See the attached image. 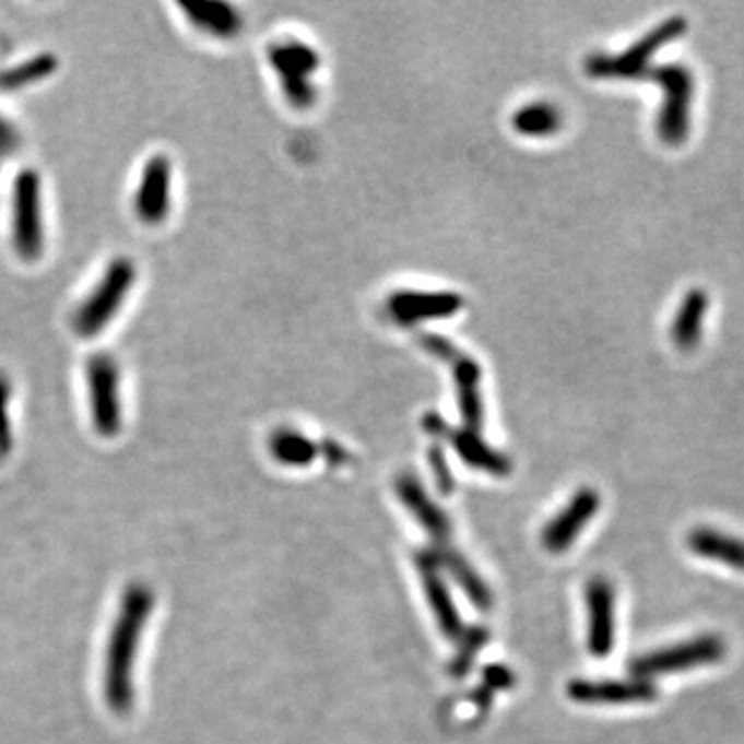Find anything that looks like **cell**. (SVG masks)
I'll return each mask as SVG.
<instances>
[{"instance_id": "1", "label": "cell", "mask_w": 744, "mask_h": 744, "mask_svg": "<svg viewBox=\"0 0 744 744\" xmlns=\"http://www.w3.org/2000/svg\"><path fill=\"white\" fill-rule=\"evenodd\" d=\"M152 609L153 592L147 586L134 583L127 588L115 629L110 635V646L106 656V676H104L106 701L118 716L129 713L133 707L134 656H137L143 625L150 618Z\"/></svg>"}, {"instance_id": "2", "label": "cell", "mask_w": 744, "mask_h": 744, "mask_svg": "<svg viewBox=\"0 0 744 744\" xmlns=\"http://www.w3.org/2000/svg\"><path fill=\"white\" fill-rule=\"evenodd\" d=\"M137 282V265L129 257H116L73 312V331L83 340L102 335L127 305Z\"/></svg>"}, {"instance_id": "3", "label": "cell", "mask_w": 744, "mask_h": 744, "mask_svg": "<svg viewBox=\"0 0 744 744\" xmlns=\"http://www.w3.org/2000/svg\"><path fill=\"white\" fill-rule=\"evenodd\" d=\"M9 236L13 252L23 263H36L46 250L42 176L32 168L13 178L9 203Z\"/></svg>"}, {"instance_id": "4", "label": "cell", "mask_w": 744, "mask_h": 744, "mask_svg": "<svg viewBox=\"0 0 744 744\" xmlns=\"http://www.w3.org/2000/svg\"><path fill=\"white\" fill-rule=\"evenodd\" d=\"M422 347L449 364L456 391H458L459 412L463 428L472 433H482L484 426V401H482V368L480 364L461 352L458 345L440 335H422Z\"/></svg>"}, {"instance_id": "5", "label": "cell", "mask_w": 744, "mask_h": 744, "mask_svg": "<svg viewBox=\"0 0 744 744\" xmlns=\"http://www.w3.org/2000/svg\"><path fill=\"white\" fill-rule=\"evenodd\" d=\"M85 385L92 422L99 437H116L122 426V375L108 354H96L85 364Z\"/></svg>"}, {"instance_id": "6", "label": "cell", "mask_w": 744, "mask_h": 744, "mask_svg": "<svg viewBox=\"0 0 744 744\" xmlns=\"http://www.w3.org/2000/svg\"><path fill=\"white\" fill-rule=\"evenodd\" d=\"M687 29V21L683 17L660 23L653 27L648 36L635 42L627 52L623 55H595L588 58L586 71L595 79H639L649 75V60L656 57V52L670 44L672 39L681 38Z\"/></svg>"}, {"instance_id": "7", "label": "cell", "mask_w": 744, "mask_h": 744, "mask_svg": "<svg viewBox=\"0 0 744 744\" xmlns=\"http://www.w3.org/2000/svg\"><path fill=\"white\" fill-rule=\"evenodd\" d=\"M725 641L720 635H699L672 648L656 649L646 656L633 658L627 669L635 678L651 681L658 674L683 672L716 664L724 658Z\"/></svg>"}, {"instance_id": "8", "label": "cell", "mask_w": 744, "mask_h": 744, "mask_svg": "<svg viewBox=\"0 0 744 744\" xmlns=\"http://www.w3.org/2000/svg\"><path fill=\"white\" fill-rule=\"evenodd\" d=\"M269 60L280 76L287 102L300 110L310 108L317 97L310 79L317 75L321 64L317 50L300 39H286L269 48Z\"/></svg>"}, {"instance_id": "9", "label": "cell", "mask_w": 744, "mask_h": 744, "mask_svg": "<svg viewBox=\"0 0 744 744\" xmlns=\"http://www.w3.org/2000/svg\"><path fill=\"white\" fill-rule=\"evenodd\" d=\"M649 76L664 90V106L658 115V134L669 145H681L690 127V99L695 81L685 64H662Z\"/></svg>"}, {"instance_id": "10", "label": "cell", "mask_w": 744, "mask_h": 744, "mask_svg": "<svg viewBox=\"0 0 744 744\" xmlns=\"http://www.w3.org/2000/svg\"><path fill=\"white\" fill-rule=\"evenodd\" d=\"M173 208V162L157 153L152 155L139 174L133 194L137 220L145 226H160Z\"/></svg>"}, {"instance_id": "11", "label": "cell", "mask_w": 744, "mask_h": 744, "mask_svg": "<svg viewBox=\"0 0 744 744\" xmlns=\"http://www.w3.org/2000/svg\"><path fill=\"white\" fill-rule=\"evenodd\" d=\"M424 430L430 437L447 440L459 458L463 459L470 468L482 470L493 476H507L511 472V461L505 458L500 451L493 449L480 433H472L468 428H453L451 424L440 418L439 414H426L424 416Z\"/></svg>"}, {"instance_id": "12", "label": "cell", "mask_w": 744, "mask_h": 744, "mask_svg": "<svg viewBox=\"0 0 744 744\" xmlns=\"http://www.w3.org/2000/svg\"><path fill=\"white\" fill-rule=\"evenodd\" d=\"M463 300L453 292H422L400 290L387 300L389 317L400 324H418L424 321L449 319L461 310Z\"/></svg>"}, {"instance_id": "13", "label": "cell", "mask_w": 744, "mask_h": 744, "mask_svg": "<svg viewBox=\"0 0 744 744\" xmlns=\"http://www.w3.org/2000/svg\"><path fill=\"white\" fill-rule=\"evenodd\" d=\"M588 648L595 658H606L616 639V598L606 577H592L586 588Z\"/></svg>"}, {"instance_id": "14", "label": "cell", "mask_w": 744, "mask_h": 744, "mask_svg": "<svg viewBox=\"0 0 744 744\" xmlns=\"http://www.w3.org/2000/svg\"><path fill=\"white\" fill-rule=\"evenodd\" d=\"M567 695L586 706H618V704H648L658 697V687L646 678L627 681H583L577 678L567 685Z\"/></svg>"}, {"instance_id": "15", "label": "cell", "mask_w": 744, "mask_h": 744, "mask_svg": "<svg viewBox=\"0 0 744 744\" xmlns=\"http://www.w3.org/2000/svg\"><path fill=\"white\" fill-rule=\"evenodd\" d=\"M600 509V495L593 488H581L572 495L569 505L554 517L542 532V546L548 553L569 551L575 538L592 521Z\"/></svg>"}, {"instance_id": "16", "label": "cell", "mask_w": 744, "mask_h": 744, "mask_svg": "<svg viewBox=\"0 0 744 744\" xmlns=\"http://www.w3.org/2000/svg\"><path fill=\"white\" fill-rule=\"evenodd\" d=\"M416 560V569L421 572L422 577V588H424V593H426V600L433 609V614L439 623L440 630L447 639H453V641H459V637L463 635V623L459 618L458 609H456V602L449 593V588L445 583V579L440 577V567L437 563V558L433 556V553L428 548H424L421 553H416L414 556Z\"/></svg>"}, {"instance_id": "17", "label": "cell", "mask_w": 744, "mask_h": 744, "mask_svg": "<svg viewBox=\"0 0 744 744\" xmlns=\"http://www.w3.org/2000/svg\"><path fill=\"white\" fill-rule=\"evenodd\" d=\"M395 491L405 509L416 517L424 532L430 535L433 546L435 548L451 546V519L430 496L426 495L421 480L412 474H403L395 482Z\"/></svg>"}, {"instance_id": "18", "label": "cell", "mask_w": 744, "mask_h": 744, "mask_svg": "<svg viewBox=\"0 0 744 744\" xmlns=\"http://www.w3.org/2000/svg\"><path fill=\"white\" fill-rule=\"evenodd\" d=\"M180 9L185 11L187 20L201 32H208L213 38H234L240 27L243 17L228 2L220 0H197V2H182Z\"/></svg>"}, {"instance_id": "19", "label": "cell", "mask_w": 744, "mask_h": 744, "mask_svg": "<svg viewBox=\"0 0 744 744\" xmlns=\"http://www.w3.org/2000/svg\"><path fill=\"white\" fill-rule=\"evenodd\" d=\"M428 551L437 558L440 569H447L449 575L456 579L459 588L465 592L468 600L476 606L477 611L488 612L493 609V592L484 583V579L474 571V567L453 548V546H442L435 548L428 546Z\"/></svg>"}, {"instance_id": "20", "label": "cell", "mask_w": 744, "mask_h": 744, "mask_svg": "<svg viewBox=\"0 0 744 744\" xmlns=\"http://www.w3.org/2000/svg\"><path fill=\"white\" fill-rule=\"evenodd\" d=\"M688 548L704 558L720 560L725 567L744 571V540L711 528H697L687 538Z\"/></svg>"}, {"instance_id": "21", "label": "cell", "mask_w": 744, "mask_h": 744, "mask_svg": "<svg viewBox=\"0 0 744 744\" xmlns=\"http://www.w3.org/2000/svg\"><path fill=\"white\" fill-rule=\"evenodd\" d=\"M707 294L704 290H690L683 305L678 306L676 317L672 321V340L683 350H690L699 344L706 321Z\"/></svg>"}, {"instance_id": "22", "label": "cell", "mask_w": 744, "mask_h": 744, "mask_svg": "<svg viewBox=\"0 0 744 744\" xmlns=\"http://www.w3.org/2000/svg\"><path fill=\"white\" fill-rule=\"evenodd\" d=\"M269 449L273 458L290 468H306L319 456V445L294 428H277L269 439Z\"/></svg>"}, {"instance_id": "23", "label": "cell", "mask_w": 744, "mask_h": 744, "mask_svg": "<svg viewBox=\"0 0 744 744\" xmlns=\"http://www.w3.org/2000/svg\"><path fill=\"white\" fill-rule=\"evenodd\" d=\"M563 125V116L558 108L548 102L528 104L513 116V127L519 134L525 137H551Z\"/></svg>"}, {"instance_id": "24", "label": "cell", "mask_w": 744, "mask_h": 744, "mask_svg": "<svg viewBox=\"0 0 744 744\" xmlns=\"http://www.w3.org/2000/svg\"><path fill=\"white\" fill-rule=\"evenodd\" d=\"M57 58L52 55H39L27 58L15 69H7L0 73V92H20L29 85H36L57 71Z\"/></svg>"}, {"instance_id": "25", "label": "cell", "mask_w": 744, "mask_h": 744, "mask_svg": "<svg viewBox=\"0 0 744 744\" xmlns=\"http://www.w3.org/2000/svg\"><path fill=\"white\" fill-rule=\"evenodd\" d=\"M488 639H491V633L486 627H470V629L463 630V635L459 637L458 651H456L453 662L449 666V674L456 676V678L465 676L474 666L477 653L488 643Z\"/></svg>"}, {"instance_id": "26", "label": "cell", "mask_w": 744, "mask_h": 744, "mask_svg": "<svg viewBox=\"0 0 744 744\" xmlns=\"http://www.w3.org/2000/svg\"><path fill=\"white\" fill-rule=\"evenodd\" d=\"M9 403H11V382L0 373V458L11 449V418H9Z\"/></svg>"}, {"instance_id": "27", "label": "cell", "mask_w": 744, "mask_h": 744, "mask_svg": "<svg viewBox=\"0 0 744 744\" xmlns=\"http://www.w3.org/2000/svg\"><path fill=\"white\" fill-rule=\"evenodd\" d=\"M428 461H430V468H433V474H435L440 493L449 495L453 491V486H456V480H453V474H451V468L447 465L445 451L440 447H433L428 451Z\"/></svg>"}, {"instance_id": "28", "label": "cell", "mask_w": 744, "mask_h": 744, "mask_svg": "<svg viewBox=\"0 0 744 744\" xmlns=\"http://www.w3.org/2000/svg\"><path fill=\"white\" fill-rule=\"evenodd\" d=\"M516 685V674L503 664H493L484 669V687L488 690H505Z\"/></svg>"}, {"instance_id": "29", "label": "cell", "mask_w": 744, "mask_h": 744, "mask_svg": "<svg viewBox=\"0 0 744 744\" xmlns=\"http://www.w3.org/2000/svg\"><path fill=\"white\" fill-rule=\"evenodd\" d=\"M17 145H20V134L11 125V120L0 115V157L15 152Z\"/></svg>"}, {"instance_id": "30", "label": "cell", "mask_w": 744, "mask_h": 744, "mask_svg": "<svg viewBox=\"0 0 744 744\" xmlns=\"http://www.w3.org/2000/svg\"><path fill=\"white\" fill-rule=\"evenodd\" d=\"M321 451H323L324 459L329 461V465L338 468V465H344L347 461V451H345L342 445H338L335 440H324L321 445Z\"/></svg>"}]
</instances>
